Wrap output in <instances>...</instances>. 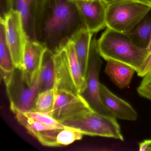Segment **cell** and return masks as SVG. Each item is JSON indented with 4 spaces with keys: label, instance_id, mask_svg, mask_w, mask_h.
Listing matches in <instances>:
<instances>
[{
    "label": "cell",
    "instance_id": "6da1fadb",
    "mask_svg": "<svg viewBox=\"0 0 151 151\" xmlns=\"http://www.w3.org/2000/svg\"><path fill=\"white\" fill-rule=\"evenodd\" d=\"M87 30L75 0H42L35 17L36 41L54 54L64 49L81 31Z\"/></svg>",
    "mask_w": 151,
    "mask_h": 151
},
{
    "label": "cell",
    "instance_id": "7a4b0ae2",
    "mask_svg": "<svg viewBox=\"0 0 151 151\" xmlns=\"http://www.w3.org/2000/svg\"><path fill=\"white\" fill-rule=\"evenodd\" d=\"M98 45L99 52L103 59L125 63L136 72L148 54L147 49L136 45L126 33L107 27L98 40Z\"/></svg>",
    "mask_w": 151,
    "mask_h": 151
},
{
    "label": "cell",
    "instance_id": "3957f363",
    "mask_svg": "<svg viewBox=\"0 0 151 151\" xmlns=\"http://www.w3.org/2000/svg\"><path fill=\"white\" fill-rule=\"evenodd\" d=\"M116 119L90 109L61 123L78 130L83 135L111 138L123 141L121 128Z\"/></svg>",
    "mask_w": 151,
    "mask_h": 151
},
{
    "label": "cell",
    "instance_id": "277c9868",
    "mask_svg": "<svg viewBox=\"0 0 151 151\" xmlns=\"http://www.w3.org/2000/svg\"><path fill=\"white\" fill-rule=\"evenodd\" d=\"M151 9L137 0H124L107 6L106 27L116 31H131Z\"/></svg>",
    "mask_w": 151,
    "mask_h": 151
},
{
    "label": "cell",
    "instance_id": "5b68a950",
    "mask_svg": "<svg viewBox=\"0 0 151 151\" xmlns=\"http://www.w3.org/2000/svg\"><path fill=\"white\" fill-rule=\"evenodd\" d=\"M38 76L39 73L32 84H30L21 69L16 68L10 82L6 86L12 112L32 111L39 93Z\"/></svg>",
    "mask_w": 151,
    "mask_h": 151
},
{
    "label": "cell",
    "instance_id": "8992f818",
    "mask_svg": "<svg viewBox=\"0 0 151 151\" xmlns=\"http://www.w3.org/2000/svg\"><path fill=\"white\" fill-rule=\"evenodd\" d=\"M101 57L98 48V40L94 38L91 40L90 47L86 77V87L81 94L93 111L106 116L115 118L105 106L101 98V83L99 80V74L102 64Z\"/></svg>",
    "mask_w": 151,
    "mask_h": 151
},
{
    "label": "cell",
    "instance_id": "52a82bcc",
    "mask_svg": "<svg viewBox=\"0 0 151 151\" xmlns=\"http://www.w3.org/2000/svg\"><path fill=\"white\" fill-rule=\"evenodd\" d=\"M55 91L54 104L50 115L61 123L84 111L92 109L82 94L65 90Z\"/></svg>",
    "mask_w": 151,
    "mask_h": 151
},
{
    "label": "cell",
    "instance_id": "ba28073f",
    "mask_svg": "<svg viewBox=\"0 0 151 151\" xmlns=\"http://www.w3.org/2000/svg\"><path fill=\"white\" fill-rule=\"evenodd\" d=\"M5 23L7 41L14 65L17 68L21 69L27 39L19 13L12 10L7 17Z\"/></svg>",
    "mask_w": 151,
    "mask_h": 151
},
{
    "label": "cell",
    "instance_id": "9c48e42d",
    "mask_svg": "<svg viewBox=\"0 0 151 151\" xmlns=\"http://www.w3.org/2000/svg\"><path fill=\"white\" fill-rule=\"evenodd\" d=\"M75 1L87 30L91 33L98 32L106 26L107 6L102 0Z\"/></svg>",
    "mask_w": 151,
    "mask_h": 151
},
{
    "label": "cell",
    "instance_id": "30bf717a",
    "mask_svg": "<svg viewBox=\"0 0 151 151\" xmlns=\"http://www.w3.org/2000/svg\"><path fill=\"white\" fill-rule=\"evenodd\" d=\"M46 49L45 47L37 41L26 40L21 69L30 84H32L39 72Z\"/></svg>",
    "mask_w": 151,
    "mask_h": 151
},
{
    "label": "cell",
    "instance_id": "8fae6325",
    "mask_svg": "<svg viewBox=\"0 0 151 151\" xmlns=\"http://www.w3.org/2000/svg\"><path fill=\"white\" fill-rule=\"evenodd\" d=\"M100 93L102 103L116 119L129 121L137 120V113L132 106L101 83Z\"/></svg>",
    "mask_w": 151,
    "mask_h": 151
},
{
    "label": "cell",
    "instance_id": "7c38bea8",
    "mask_svg": "<svg viewBox=\"0 0 151 151\" xmlns=\"http://www.w3.org/2000/svg\"><path fill=\"white\" fill-rule=\"evenodd\" d=\"M42 0H12V9L21 17L27 40L36 41L34 24L35 17Z\"/></svg>",
    "mask_w": 151,
    "mask_h": 151
},
{
    "label": "cell",
    "instance_id": "4fadbf2b",
    "mask_svg": "<svg viewBox=\"0 0 151 151\" xmlns=\"http://www.w3.org/2000/svg\"><path fill=\"white\" fill-rule=\"evenodd\" d=\"M54 55L55 66V91L65 90L79 93L70 76L65 48L55 53Z\"/></svg>",
    "mask_w": 151,
    "mask_h": 151
},
{
    "label": "cell",
    "instance_id": "5bb4252c",
    "mask_svg": "<svg viewBox=\"0 0 151 151\" xmlns=\"http://www.w3.org/2000/svg\"><path fill=\"white\" fill-rule=\"evenodd\" d=\"M0 68L1 78L6 85L11 80L16 68L6 37L4 21L0 22Z\"/></svg>",
    "mask_w": 151,
    "mask_h": 151
},
{
    "label": "cell",
    "instance_id": "9a60e30c",
    "mask_svg": "<svg viewBox=\"0 0 151 151\" xmlns=\"http://www.w3.org/2000/svg\"><path fill=\"white\" fill-rule=\"evenodd\" d=\"M105 72L112 82L119 88L123 89L130 83L134 73L132 67L116 61H107Z\"/></svg>",
    "mask_w": 151,
    "mask_h": 151
},
{
    "label": "cell",
    "instance_id": "2e32d148",
    "mask_svg": "<svg viewBox=\"0 0 151 151\" xmlns=\"http://www.w3.org/2000/svg\"><path fill=\"white\" fill-rule=\"evenodd\" d=\"M55 78V55L49 49H46L43 55L39 72V93L54 88Z\"/></svg>",
    "mask_w": 151,
    "mask_h": 151
},
{
    "label": "cell",
    "instance_id": "e0dca14e",
    "mask_svg": "<svg viewBox=\"0 0 151 151\" xmlns=\"http://www.w3.org/2000/svg\"><path fill=\"white\" fill-rule=\"evenodd\" d=\"M92 35V33L88 30H83L77 34L71 40L81 67L82 74L86 79L88 70Z\"/></svg>",
    "mask_w": 151,
    "mask_h": 151
},
{
    "label": "cell",
    "instance_id": "ac0fdd59",
    "mask_svg": "<svg viewBox=\"0 0 151 151\" xmlns=\"http://www.w3.org/2000/svg\"><path fill=\"white\" fill-rule=\"evenodd\" d=\"M65 50L68 59V66L71 78L77 90L81 94L86 88V79L83 76L74 45L71 41L65 47Z\"/></svg>",
    "mask_w": 151,
    "mask_h": 151
},
{
    "label": "cell",
    "instance_id": "d6986e66",
    "mask_svg": "<svg viewBox=\"0 0 151 151\" xmlns=\"http://www.w3.org/2000/svg\"><path fill=\"white\" fill-rule=\"evenodd\" d=\"M126 34L136 45L147 48L151 39V9L135 28Z\"/></svg>",
    "mask_w": 151,
    "mask_h": 151
},
{
    "label": "cell",
    "instance_id": "ffe728a7",
    "mask_svg": "<svg viewBox=\"0 0 151 151\" xmlns=\"http://www.w3.org/2000/svg\"><path fill=\"white\" fill-rule=\"evenodd\" d=\"M15 115L17 120L26 129L28 132L33 137H36L43 132L55 129H63L67 126L60 127L55 125H50L43 123L38 121H34L27 117L22 112L20 111H13Z\"/></svg>",
    "mask_w": 151,
    "mask_h": 151
},
{
    "label": "cell",
    "instance_id": "44dd1931",
    "mask_svg": "<svg viewBox=\"0 0 151 151\" xmlns=\"http://www.w3.org/2000/svg\"><path fill=\"white\" fill-rule=\"evenodd\" d=\"M55 99L54 89L39 93L35 101L33 108L31 111L50 114L53 107Z\"/></svg>",
    "mask_w": 151,
    "mask_h": 151
},
{
    "label": "cell",
    "instance_id": "7402d4cb",
    "mask_svg": "<svg viewBox=\"0 0 151 151\" xmlns=\"http://www.w3.org/2000/svg\"><path fill=\"white\" fill-rule=\"evenodd\" d=\"M83 134L78 130L67 126L61 129L56 137L57 147L70 145L76 140L82 139Z\"/></svg>",
    "mask_w": 151,
    "mask_h": 151
},
{
    "label": "cell",
    "instance_id": "603a6c76",
    "mask_svg": "<svg viewBox=\"0 0 151 151\" xmlns=\"http://www.w3.org/2000/svg\"><path fill=\"white\" fill-rule=\"evenodd\" d=\"M25 116L34 121H38L43 123L50 125L64 127L66 126L61 123L56 121L50 114L47 113H41V112L30 111V112L23 113Z\"/></svg>",
    "mask_w": 151,
    "mask_h": 151
},
{
    "label": "cell",
    "instance_id": "cb8c5ba5",
    "mask_svg": "<svg viewBox=\"0 0 151 151\" xmlns=\"http://www.w3.org/2000/svg\"><path fill=\"white\" fill-rule=\"evenodd\" d=\"M137 91L139 96L150 101L151 102V73L143 77Z\"/></svg>",
    "mask_w": 151,
    "mask_h": 151
},
{
    "label": "cell",
    "instance_id": "d4e9b609",
    "mask_svg": "<svg viewBox=\"0 0 151 151\" xmlns=\"http://www.w3.org/2000/svg\"><path fill=\"white\" fill-rule=\"evenodd\" d=\"M12 0H0V20L5 22L12 11Z\"/></svg>",
    "mask_w": 151,
    "mask_h": 151
},
{
    "label": "cell",
    "instance_id": "484cf974",
    "mask_svg": "<svg viewBox=\"0 0 151 151\" xmlns=\"http://www.w3.org/2000/svg\"><path fill=\"white\" fill-rule=\"evenodd\" d=\"M137 73L140 77H144L151 73V52L148 54Z\"/></svg>",
    "mask_w": 151,
    "mask_h": 151
},
{
    "label": "cell",
    "instance_id": "4316f807",
    "mask_svg": "<svg viewBox=\"0 0 151 151\" xmlns=\"http://www.w3.org/2000/svg\"><path fill=\"white\" fill-rule=\"evenodd\" d=\"M139 150L140 151H151V139H147L140 143Z\"/></svg>",
    "mask_w": 151,
    "mask_h": 151
},
{
    "label": "cell",
    "instance_id": "83f0119b",
    "mask_svg": "<svg viewBox=\"0 0 151 151\" xmlns=\"http://www.w3.org/2000/svg\"><path fill=\"white\" fill-rule=\"evenodd\" d=\"M102 1L107 6L113 4V3L119 2V1H124V0H102Z\"/></svg>",
    "mask_w": 151,
    "mask_h": 151
},
{
    "label": "cell",
    "instance_id": "f1b7e54d",
    "mask_svg": "<svg viewBox=\"0 0 151 151\" xmlns=\"http://www.w3.org/2000/svg\"><path fill=\"white\" fill-rule=\"evenodd\" d=\"M151 7V0H137Z\"/></svg>",
    "mask_w": 151,
    "mask_h": 151
},
{
    "label": "cell",
    "instance_id": "f546056e",
    "mask_svg": "<svg viewBox=\"0 0 151 151\" xmlns=\"http://www.w3.org/2000/svg\"><path fill=\"white\" fill-rule=\"evenodd\" d=\"M147 52H148V54L151 52V40H150V43H149V45H148V47L147 48Z\"/></svg>",
    "mask_w": 151,
    "mask_h": 151
},
{
    "label": "cell",
    "instance_id": "4dcf8cb0",
    "mask_svg": "<svg viewBox=\"0 0 151 151\" xmlns=\"http://www.w3.org/2000/svg\"><path fill=\"white\" fill-rule=\"evenodd\" d=\"M83 1H93L94 0H83Z\"/></svg>",
    "mask_w": 151,
    "mask_h": 151
}]
</instances>
